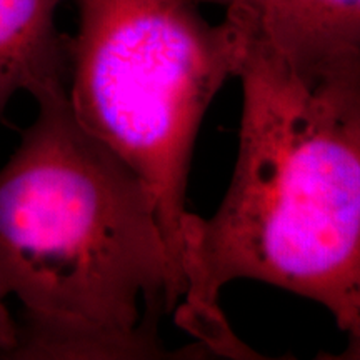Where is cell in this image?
Listing matches in <instances>:
<instances>
[{
    "instance_id": "5",
    "label": "cell",
    "mask_w": 360,
    "mask_h": 360,
    "mask_svg": "<svg viewBox=\"0 0 360 360\" xmlns=\"http://www.w3.org/2000/svg\"><path fill=\"white\" fill-rule=\"evenodd\" d=\"M360 143V47L315 87Z\"/></svg>"
},
{
    "instance_id": "4",
    "label": "cell",
    "mask_w": 360,
    "mask_h": 360,
    "mask_svg": "<svg viewBox=\"0 0 360 360\" xmlns=\"http://www.w3.org/2000/svg\"><path fill=\"white\" fill-rule=\"evenodd\" d=\"M69 0H0V117L17 94L67 87L69 35L57 15Z\"/></svg>"
},
{
    "instance_id": "3",
    "label": "cell",
    "mask_w": 360,
    "mask_h": 360,
    "mask_svg": "<svg viewBox=\"0 0 360 360\" xmlns=\"http://www.w3.org/2000/svg\"><path fill=\"white\" fill-rule=\"evenodd\" d=\"M67 98L77 122L147 188L180 269L188 174L214 97L237 77L249 30L193 0H74Z\"/></svg>"
},
{
    "instance_id": "1",
    "label": "cell",
    "mask_w": 360,
    "mask_h": 360,
    "mask_svg": "<svg viewBox=\"0 0 360 360\" xmlns=\"http://www.w3.org/2000/svg\"><path fill=\"white\" fill-rule=\"evenodd\" d=\"M37 105L0 167V295L24 326L11 359H164L157 326L184 287L152 197L72 114L67 87Z\"/></svg>"
},
{
    "instance_id": "2",
    "label": "cell",
    "mask_w": 360,
    "mask_h": 360,
    "mask_svg": "<svg viewBox=\"0 0 360 360\" xmlns=\"http://www.w3.org/2000/svg\"><path fill=\"white\" fill-rule=\"evenodd\" d=\"M238 155L210 217L182 229L184 295L175 323L207 354L260 359L220 309L227 283L250 278L314 300L360 330V143L334 107L272 45L249 32Z\"/></svg>"
},
{
    "instance_id": "7",
    "label": "cell",
    "mask_w": 360,
    "mask_h": 360,
    "mask_svg": "<svg viewBox=\"0 0 360 360\" xmlns=\"http://www.w3.org/2000/svg\"><path fill=\"white\" fill-rule=\"evenodd\" d=\"M347 345L339 355H321L319 359H335V360H360V330L347 335Z\"/></svg>"
},
{
    "instance_id": "6",
    "label": "cell",
    "mask_w": 360,
    "mask_h": 360,
    "mask_svg": "<svg viewBox=\"0 0 360 360\" xmlns=\"http://www.w3.org/2000/svg\"><path fill=\"white\" fill-rule=\"evenodd\" d=\"M19 342V326L13 321L7 300L0 295V357H11Z\"/></svg>"
}]
</instances>
